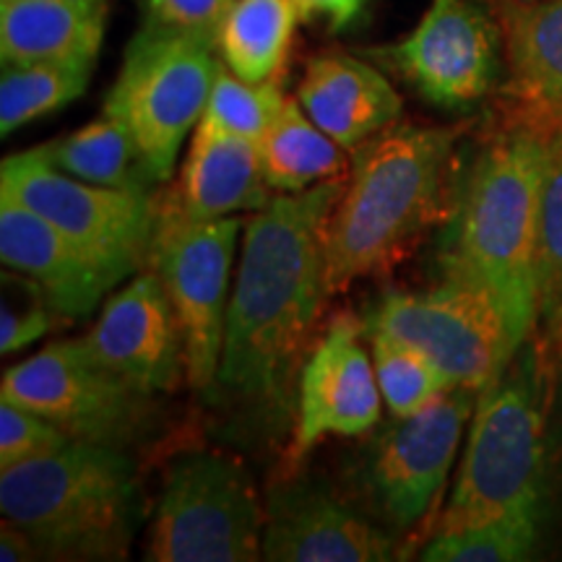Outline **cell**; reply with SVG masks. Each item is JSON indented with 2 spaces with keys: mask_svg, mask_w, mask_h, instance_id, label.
<instances>
[{
  "mask_svg": "<svg viewBox=\"0 0 562 562\" xmlns=\"http://www.w3.org/2000/svg\"><path fill=\"white\" fill-rule=\"evenodd\" d=\"M344 180L281 193L245 224L214 385L271 425L290 422L297 364L328 294L323 229Z\"/></svg>",
  "mask_w": 562,
  "mask_h": 562,
  "instance_id": "1",
  "label": "cell"
},
{
  "mask_svg": "<svg viewBox=\"0 0 562 562\" xmlns=\"http://www.w3.org/2000/svg\"><path fill=\"white\" fill-rule=\"evenodd\" d=\"M547 136L505 125L463 180L440 266L487 294L513 349L539 323V214Z\"/></svg>",
  "mask_w": 562,
  "mask_h": 562,
  "instance_id": "2",
  "label": "cell"
},
{
  "mask_svg": "<svg viewBox=\"0 0 562 562\" xmlns=\"http://www.w3.org/2000/svg\"><path fill=\"white\" fill-rule=\"evenodd\" d=\"M459 128L396 125L357 149L323 229L328 294L389 271L438 220Z\"/></svg>",
  "mask_w": 562,
  "mask_h": 562,
  "instance_id": "3",
  "label": "cell"
},
{
  "mask_svg": "<svg viewBox=\"0 0 562 562\" xmlns=\"http://www.w3.org/2000/svg\"><path fill=\"white\" fill-rule=\"evenodd\" d=\"M0 510L55 560H125L140 521L136 467L123 448L70 438L0 469Z\"/></svg>",
  "mask_w": 562,
  "mask_h": 562,
  "instance_id": "4",
  "label": "cell"
},
{
  "mask_svg": "<svg viewBox=\"0 0 562 562\" xmlns=\"http://www.w3.org/2000/svg\"><path fill=\"white\" fill-rule=\"evenodd\" d=\"M547 378L539 347L526 341L501 378L476 393L467 451L438 531L542 513Z\"/></svg>",
  "mask_w": 562,
  "mask_h": 562,
  "instance_id": "5",
  "label": "cell"
},
{
  "mask_svg": "<svg viewBox=\"0 0 562 562\" xmlns=\"http://www.w3.org/2000/svg\"><path fill=\"white\" fill-rule=\"evenodd\" d=\"M220 58L216 45L191 34L144 26L133 34L104 115L136 136L157 182L175 175L178 151L206 110Z\"/></svg>",
  "mask_w": 562,
  "mask_h": 562,
  "instance_id": "6",
  "label": "cell"
},
{
  "mask_svg": "<svg viewBox=\"0 0 562 562\" xmlns=\"http://www.w3.org/2000/svg\"><path fill=\"white\" fill-rule=\"evenodd\" d=\"M263 524L266 510L240 463L211 451L188 453L167 469L146 560H263Z\"/></svg>",
  "mask_w": 562,
  "mask_h": 562,
  "instance_id": "7",
  "label": "cell"
},
{
  "mask_svg": "<svg viewBox=\"0 0 562 562\" xmlns=\"http://www.w3.org/2000/svg\"><path fill=\"white\" fill-rule=\"evenodd\" d=\"M240 229L237 216L191 220L167 193L154 195L149 261L172 302L186 347V378L195 391H209L220 372L229 271Z\"/></svg>",
  "mask_w": 562,
  "mask_h": 562,
  "instance_id": "8",
  "label": "cell"
},
{
  "mask_svg": "<svg viewBox=\"0 0 562 562\" xmlns=\"http://www.w3.org/2000/svg\"><path fill=\"white\" fill-rule=\"evenodd\" d=\"M364 331L419 349L456 385L472 391L501 378L516 355L487 294L453 277L422 292H385L364 318Z\"/></svg>",
  "mask_w": 562,
  "mask_h": 562,
  "instance_id": "9",
  "label": "cell"
},
{
  "mask_svg": "<svg viewBox=\"0 0 562 562\" xmlns=\"http://www.w3.org/2000/svg\"><path fill=\"white\" fill-rule=\"evenodd\" d=\"M0 398L42 414L70 438L123 451L149 417V396L104 368L83 339L55 341L5 370Z\"/></svg>",
  "mask_w": 562,
  "mask_h": 562,
  "instance_id": "10",
  "label": "cell"
},
{
  "mask_svg": "<svg viewBox=\"0 0 562 562\" xmlns=\"http://www.w3.org/2000/svg\"><path fill=\"white\" fill-rule=\"evenodd\" d=\"M0 193L16 199L83 248L136 273L149 261L154 195L91 186L58 170L42 146L5 157Z\"/></svg>",
  "mask_w": 562,
  "mask_h": 562,
  "instance_id": "11",
  "label": "cell"
},
{
  "mask_svg": "<svg viewBox=\"0 0 562 562\" xmlns=\"http://www.w3.org/2000/svg\"><path fill=\"white\" fill-rule=\"evenodd\" d=\"M503 53L501 19L482 0H432L412 34L375 47L370 58L402 76L422 100L461 112L495 89Z\"/></svg>",
  "mask_w": 562,
  "mask_h": 562,
  "instance_id": "12",
  "label": "cell"
},
{
  "mask_svg": "<svg viewBox=\"0 0 562 562\" xmlns=\"http://www.w3.org/2000/svg\"><path fill=\"white\" fill-rule=\"evenodd\" d=\"M476 393L456 385L412 417H393L370 442L368 484L393 526L409 529L438 501Z\"/></svg>",
  "mask_w": 562,
  "mask_h": 562,
  "instance_id": "13",
  "label": "cell"
},
{
  "mask_svg": "<svg viewBox=\"0 0 562 562\" xmlns=\"http://www.w3.org/2000/svg\"><path fill=\"white\" fill-rule=\"evenodd\" d=\"M364 321L339 313L307 355L300 372L297 422L286 461L305 459L328 435H362L381 419V385L372 357L362 347Z\"/></svg>",
  "mask_w": 562,
  "mask_h": 562,
  "instance_id": "14",
  "label": "cell"
},
{
  "mask_svg": "<svg viewBox=\"0 0 562 562\" xmlns=\"http://www.w3.org/2000/svg\"><path fill=\"white\" fill-rule=\"evenodd\" d=\"M83 341L104 368L146 396L172 391L186 372L180 326L157 271H140L112 294Z\"/></svg>",
  "mask_w": 562,
  "mask_h": 562,
  "instance_id": "15",
  "label": "cell"
},
{
  "mask_svg": "<svg viewBox=\"0 0 562 562\" xmlns=\"http://www.w3.org/2000/svg\"><path fill=\"white\" fill-rule=\"evenodd\" d=\"M0 258L32 277L60 318H83L131 271L55 229L16 199L0 193Z\"/></svg>",
  "mask_w": 562,
  "mask_h": 562,
  "instance_id": "16",
  "label": "cell"
},
{
  "mask_svg": "<svg viewBox=\"0 0 562 562\" xmlns=\"http://www.w3.org/2000/svg\"><path fill=\"white\" fill-rule=\"evenodd\" d=\"M393 539L368 518L311 482L277 487L263 524V560L271 562H383Z\"/></svg>",
  "mask_w": 562,
  "mask_h": 562,
  "instance_id": "17",
  "label": "cell"
},
{
  "mask_svg": "<svg viewBox=\"0 0 562 562\" xmlns=\"http://www.w3.org/2000/svg\"><path fill=\"white\" fill-rule=\"evenodd\" d=\"M503 26L505 125L562 131V0H495Z\"/></svg>",
  "mask_w": 562,
  "mask_h": 562,
  "instance_id": "18",
  "label": "cell"
},
{
  "mask_svg": "<svg viewBox=\"0 0 562 562\" xmlns=\"http://www.w3.org/2000/svg\"><path fill=\"white\" fill-rule=\"evenodd\" d=\"M297 100L313 123L347 151L391 128L404 110L402 97L381 70L344 53L315 55L307 63Z\"/></svg>",
  "mask_w": 562,
  "mask_h": 562,
  "instance_id": "19",
  "label": "cell"
},
{
  "mask_svg": "<svg viewBox=\"0 0 562 562\" xmlns=\"http://www.w3.org/2000/svg\"><path fill=\"white\" fill-rule=\"evenodd\" d=\"M273 188L266 180L258 140L199 123L178 186L167 193L191 220H222L261 211Z\"/></svg>",
  "mask_w": 562,
  "mask_h": 562,
  "instance_id": "20",
  "label": "cell"
},
{
  "mask_svg": "<svg viewBox=\"0 0 562 562\" xmlns=\"http://www.w3.org/2000/svg\"><path fill=\"white\" fill-rule=\"evenodd\" d=\"M104 24L108 0H3L0 58L3 63H94Z\"/></svg>",
  "mask_w": 562,
  "mask_h": 562,
  "instance_id": "21",
  "label": "cell"
},
{
  "mask_svg": "<svg viewBox=\"0 0 562 562\" xmlns=\"http://www.w3.org/2000/svg\"><path fill=\"white\" fill-rule=\"evenodd\" d=\"M261 167L273 191L302 193L349 172L341 144L321 131L302 110L300 100H286L271 128L258 140Z\"/></svg>",
  "mask_w": 562,
  "mask_h": 562,
  "instance_id": "22",
  "label": "cell"
},
{
  "mask_svg": "<svg viewBox=\"0 0 562 562\" xmlns=\"http://www.w3.org/2000/svg\"><path fill=\"white\" fill-rule=\"evenodd\" d=\"M42 151L58 170L91 186L149 193L157 182L136 136L112 115H102L68 136L42 144Z\"/></svg>",
  "mask_w": 562,
  "mask_h": 562,
  "instance_id": "23",
  "label": "cell"
},
{
  "mask_svg": "<svg viewBox=\"0 0 562 562\" xmlns=\"http://www.w3.org/2000/svg\"><path fill=\"white\" fill-rule=\"evenodd\" d=\"M297 19L290 0H237L216 37L222 63L250 83L279 81Z\"/></svg>",
  "mask_w": 562,
  "mask_h": 562,
  "instance_id": "24",
  "label": "cell"
},
{
  "mask_svg": "<svg viewBox=\"0 0 562 562\" xmlns=\"http://www.w3.org/2000/svg\"><path fill=\"white\" fill-rule=\"evenodd\" d=\"M94 63L37 60L3 63L0 76V133L11 136L21 125L66 108L87 91Z\"/></svg>",
  "mask_w": 562,
  "mask_h": 562,
  "instance_id": "25",
  "label": "cell"
},
{
  "mask_svg": "<svg viewBox=\"0 0 562 562\" xmlns=\"http://www.w3.org/2000/svg\"><path fill=\"white\" fill-rule=\"evenodd\" d=\"M542 513H510L456 531H438L422 550L430 562H518L529 560L539 542Z\"/></svg>",
  "mask_w": 562,
  "mask_h": 562,
  "instance_id": "26",
  "label": "cell"
},
{
  "mask_svg": "<svg viewBox=\"0 0 562 562\" xmlns=\"http://www.w3.org/2000/svg\"><path fill=\"white\" fill-rule=\"evenodd\" d=\"M372 364L381 385V396L393 417H412L456 389L451 378L419 349L393 341L383 334H368Z\"/></svg>",
  "mask_w": 562,
  "mask_h": 562,
  "instance_id": "27",
  "label": "cell"
},
{
  "mask_svg": "<svg viewBox=\"0 0 562 562\" xmlns=\"http://www.w3.org/2000/svg\"><path fill=\"white\" fill-rule=\"evenodd\" d=\"M539 323L562 344V131L547 136L539 214Z\"/></svg>",
  "mask_w": 562,
  "mask_h": 562,
  "instance_id": "28",
  "label": "cell"
},
{
  "mask_svg": "<svg viewBox=\"0 0 562 562\" xmlns=\"http://www.w3.org/2000/svg\"><path fill=\"white\" fill-rule=\"evenodd\" d=\"M284 102L286 97L279 89V81L250 83L220 63L201 123L235 133V136L261 140L279 117Z\"/></svg>",
  "mask_w": 562,
  "mask_h": 562,
  "instance_id": "29",
  "label": "cell"
},
{
  "mask_svg": "<svg viewBox=\"0 0 562 562\" xmlns=\"http://www.w3.org/2000/svg\"><path fill=\"white\" fill-rule=\"evenodd\" d=\"M0 281V351L11 355L40 341L60 315L55 313L45 290L26 273L3 271Z\"/></svg>",
  "mask_w": 562,
  "mask_h": 562,
  "instance_id": "30",
  "label": "cell"
},
{
  "mask_svg": "<svg viewBox=\"0 0 562 562\" xmlns=\"http://www.w3.org/2000/svg\"><path fill=\"white\" fill-rule=\"evenodd\" d=\"M68 440L70 435L42 414L0 398V469L58 451Z\"/></svg>",
  "mask_w": 562,
  "mask_h": 562,
  "instance_id": "31",
  "label": "cell"
},
{
  "mask_svg": "<svg viewBox=\"0 0 562 562\" xmlns=\"http://www.w3.org/2000/svg\"><path fill=\"white\" fill-rule=\"evenodd\" d=\"M136 3L144 26L191 34L216 45L222 21L237 0H136Z\"/></svg>",
  "mask_w": 562,
  "mask_h": 562,
  "instance_id": "32",
  "label": "cell"
},
{
  "mask_svg": "<svg viewBox=\"0 0 562 562\" xmlns=\"http://www.w3.org/2000/svg\"><path fill=\"white\" fill-rule=\"evenodd\" d=\"M297 9L300 19L305 21H326L328 30L341 32L349 30L357 19L362 16L368 0H290Z\"/></svg>",
  "mask_w": 562,
  "mask_h": 562,
  "instance_id": "33",
  "label": "cell"
},
{
  "mask_svg": "<svg viewBox=\"0 0 562 562\" xmlns=\"http://www.w3.org/2000/svg\"><path fill=\"white\" fill-rule=\"evenodd\" d=\"M40 558V547L21 526L5 521L0 529V560L3 562H30Z\"/></svg>",
  "mask_w": 562,
  "mask_h": 562,
  "instance_id": "34",
  "label": "cell"
},
{
  "mask_svg": "<svg viewBox=\"0 0 562 562\" xmlns=\"http://www.w3.org/2000/svg\"><path fill=\"white\" fill-rule=\"evenodd\" d=\"M518 3H533V0H518Z\"/></svg>",
  "mask_w": 562,
  "mask_h": 562,
  "instance_id": "35",
  "label": "cell"
}]
</instances>
